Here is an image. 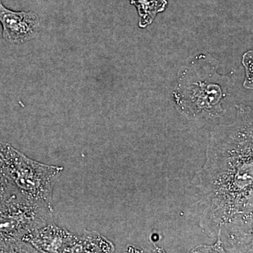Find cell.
Returning <instances> with one entry per match:
<instances>
[{"label":"cell","instance_id":"obj_1","mask_svg":"<svg viewBox=\"0 0 253 253\" xmlns=\"http://www.w3.org/2000/svg\"><path fill=\"white\" fill-rule=\"evenodd\" d=\"M235 121L211 132L197 173L200 226L229 252L253 250V109L237 105Z\"/></svg>","mask_w":253,"mask_h":253},{"label":"cell","instance_id":"obj_2","mask_svg":"<svg viewBox=\"0 0 253 253\" xmlns=\"http://www.w3.org/2000/svg\"><path fill=\"white\" fill-rule=\"evenodd\" d=\"M219 63L208 53L191 56L179 68L173 97L178 111L187 118H215L223 115L233 73H218Z\"/></svg>","mask_w":253,"mask_h":253},{"label":"cell","instance_id":"obj_3","mask_svg":"<svg viewBox=\"0 0 253 253\" xmlns=\"http://www.w3.org/2000/svg\"><path fill=\"white\" fill-rule=\"evenodd\" d=\"M53 212L52 206L18 194L0 205V253H36L23 239L52 223Z\"/></svg>","mask_w":253,"mask_h":253},{"label":"cell","instance_id":"obj_4","mask_svg":"<svg viewBox=\"0 0 253 253\" xmlns=\"http://www.w3.org/2000/svg\"><path fill=\"white\" fill-rule=\"evenodd\" d=\"M0 166L18 194L52 206L53 189L63 167L38 162L3 142Z\"/></svg>","mask_w":253,"mask_h":253},{"label":"cell","instance_id":"obj_5","mask_svg":"<svg viewBox=\"0 0 253 253\" xmlns=\"http://www.w3.org/2000/svg\"><path fill=\"white\" fill-rule=\"evenodd\" d=\"M0 23L3 38L9 42L22 44L34 39L41 26L39 16L33 11H16L0 1Z\"/></svg>","mask_w":253,"mask_h":253},{"label":"cell","instance_id":"obj_6","mask_svg":"<svg viewBox=\"0 0 253 253\" xmlns=\"http://www.w3.org/2000/svg\"><path fill=\"white\" fill-rule=\"evenodd\" d=\"M78 236L53 223L28 234L23 241L31 245L36 253H75Z\"/></svg>","mask_w":253,"mask_h":253},{"label":"cell","instance_id":"obj_7","mask_svg":"<svg viewBox=\"0 0 253 253\" xmlns=\"http://www.w3.org/2000/svg\"><path fill=\"white\" fill-rule=\"evenodd\" d=\"M115 250L112 243L99 233L85 230L83 236H78L75 253H113Z\"/></svg>","mask_w":253,"mask_h":253},{"label":"cell","instance_id":"obj_8","mask_svg":"<svg viewBox=\"0 0 253 253\" xmlns=\"http://www.w3.org/2000/svg\"><path fill=\"white\" fill-rule=\"evenodd\" d=\"M139 15V26L145 28L154 22L155 18L168 6V0H129Z\"/></svg>","mask_w":253,"mask_h":253},{"label":"cell","instance_id":"obj_9","mask_svg":"<svg viewBox=\"0 0 253 253\" xmlns=\"http://www.w3.org/2000/svg\"><path fill=\"white\" fill-rule=\"evenodd\" d=\"M17 194L0 166V205Z\"/></svg>","mask_w":253,"mask_h":253},{"label":"cell","instance_id":"obj_10","mask_svg":"<svg viewBox=\"0 0 253 253\" xmlns=\"http://www.w3.org/2000/svg\"><path fill=\"white\" fill-rule=\"evenodd\" d=\"M242 64L246 71L244 86L247 89H253V51H247L243 56Z\"/></svg>","mask_w":253,"mask_h":253},{"label":"cell","instance_id":"obj_11","mask_svg":"<svg viewBox=\"0 0 253 253\" xmlns=\"http://www.w3.org/2000/svg\"><path fill=\"white\" fill-rule=\"evenodd\" d=\"M192 252L195 253H202V252H212V253H225V250L224 249V246L222 243L221 242L220 240L217 239V244L213 246H199L194 249Z\"/></svg>","mask_w":253,"mask_h":253}]
</instances>
